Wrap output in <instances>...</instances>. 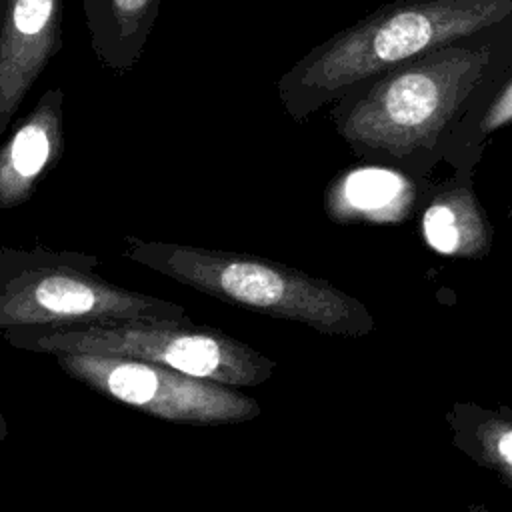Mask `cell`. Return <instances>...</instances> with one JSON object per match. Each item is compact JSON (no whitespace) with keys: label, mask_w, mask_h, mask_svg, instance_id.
<instances>
[{"label":"cell","mask_w":512,"mask_h":512,"mask_svg":"<svg viewBox=\"0 0 512 512\" xmlns=\"http://www.w3.org/2000/svg\"><path fill=\"white\" fill-rule=\"evenodd\" d=\"M510 218H512V208H510Z\"/></svg>","instance_id":"obj_16"},{"label":"cell","mask_w":512,"mask_h":512,"mask_svg":"<svg viewBox=\"0 0 512 512\" xmlns=\"http://www.w3.org/2000/svg\"><path fill=\"white\" fill-rule=\"evenodd\" d=\"M510 64L506 20L352 86L330 120L358 158L428 178L472 96Z\"/></svg>","instance_id":"obj_1"},{"label":"cell","mask_w":512,"mask_h":512,"mask_svg":"<svg viewBox=\"0 0 512 512\" xmlns=\"http://www.w3.org/2000/svg\"><path fill=\"white\" fill-rule=\"evenodd\" d=\"M18 350L38 354H92L166 366L196 378L256 386L276 362L214 326L188 320H102L48 328H12L0 334Z\"/></svg>","instance_id":"obj_4"},{"label":"cell","mask_w":512,"mask_h":512,"mask_svg":"<svg viewBox=\"0 0 512 512\" xmlns=\"http://www.w3.org/2000/svg\"><path fill=\"white\" fill-rule=\"evenodd\" d=\"M6 436H8V422H6V418H4V414L0 410V442L6 440Z\"/></svg>","instance_id":"obj_14"},{"label":"cell","mask_w":512,"mask_h":512,"mask_svg":"<svg viewBox=\"0 0 512 512\" xmlns=\"http://www.w3.org/2000/svg\"><path fill=\"white\" fill-rule=\"evenodd\" d=\"M122 254L220 302L324 334L370 330L366 310L326 280L254 254L124 236Z\"/></svg>","instance_id":"obj_3"},{"label":"cell","mask_w":512,"mask_h":512,"mask_svg":"<svg viewBox=\"0 0 512 512\" xmlns=\"http://www.w3.org/2000/svg\"><path fill=\"white\" fill-rule=\"evenodd\" d=\"M486 450L494 456L502 470L512 472V426L500 428Z\"/></svg>","instance_id":"obj_13"},{"label":"cell","mask_w":512,"mask_h":512,"mask_svg":"<svg viewBox=\"0 0 512 512\" xmlns=\"http://www.w3.org/2000/svg\"><path fill=\"white\" fill-rule=\"evenodd\" d=\"M62 48V0H4L0 22V136Z\"/></svg>","instance_id":"obj_7"},{"label":"cell","mask_w":512,"mask_h":512,"mask_svg":"<svg viewBox=\"0 0 512 512\" xmlns=\"http://www.w3.org/2000/svg\"><path fill=\"white\" fill-rule=\"evenodd\" d=\"M90 48L100 66L130 72L156 24L160 0H82Z\"/></svg>","instance_id":"obj_9"},{"label":"cell","mask_w":512,"mask_h":512,"mask_svg":"<svg viewBox=\"0 0 512 512\" xmlns=\"http://www.w3.org/2000/svg\"><path fill=\"white\" fill-rule=\"evenodd\" d=\"M512 20V0H394L332 34L276 82L294 122L308 120L352 86Z\"/></svg>","instance_id":"obj_2"},{"label":"cell","mask_w":512,"mask_h":512,"mask_svg":"<svg viewBox=\"0 0 512 512\" xmlns=\"http://www.w3.org/2000/svg\"><path fill=\"white\" fill-rule=\"evenodd\" d=\"M64 150V94L48 88L0 144V210L30 200Z\"/></svg>","instance_id":"obj_8"},{"label":"cell","mask_w":512,"mask_h":512,"mask_svg":"<svg viewBox=\"0 0 512 512\" xmlns=\"http://www.w3.org/2000/svg\"><path fill=\"white\" fill-rule=\"evenodd\" d=\"M402 188L398 174L388 170H356L342 182V196L360 212L380 210L394 202Z\"/></svg>","instance_id":"obj_12"},{"label":"cell","mask_w":512,"mask_h":512,"mask_svg":"<svg viewBox=\"0 0 512 512\" xmlns=\"http://www.w3.org/2000/svg\"><path fill=\"white\" fill-rule=\"evenodd\" d=\"M474 170H454L452 176L430 188L422 214L426 242L442 254H454L484 238L486 222L472 190Z\"/></svg>","instance_id":"obj_10"},{"label":"cell","mask_w":512,"mask_h":512,"mask_svg":"<svg viewBox=\"0 0 512 512\" xmlns=\"http://www.w3.org/2000/svg\"><path fill=\"white\" fill-rule=\"evenodd\" d=\"M98 256L0 246V334L102 320H188L186 308L100 276Z\"/></svg>","instance_id":"obj_5"},{"label":"cell","mask_w":512,"mask_h":512,"mask_svg":"<svg viewBox=\"0 0 512 512\" xmlns=\"http://www.w3.org/2000/svg\"><path fill=\"white\" fill-rule=\"evenodd\" d=\"M512 124V64L484 82L452 128L444 162L452 170H474L488 140Z\"/></svg>","instance_id":"obj_11"},{"label":"cell","mask_w":512,"mask_h":512,"mask_svg":"<svg viewBox=\"0 0 512 512\" xmlns=\"http://www.w3.org/2000/svg\"><path fill=\"white\" fill-rule=\"evenodd\" d=\"M2 10H4V0H0V22H2Z\"/></svg>","instance_id":"obj_15"},{"label":"cell","mask_w":512,"mask_h":512,"mask_svg":"<svg viewBox=\"0 0 512 512\" xmlns=\"http://www.w3.org/2000/svg\"><path fill=\"white\" fill-rule=\"evenodd\" d=\"M54 358L72 380L168 422L194 426L240 424L256 418L262 410L252 396L236 386L158 364L92 354H58Z\"/></svg>","instance_id":"obj_6"}]
</instances>
